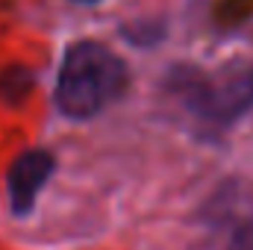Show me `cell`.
<instances>
[{
	"mask_svg": "<svg viewBox=\"0 0 253 250\" xmlns=\"http://www.w3.org/2000/svg\"><path fill=\"white\" fill-rule=\"evenodd\" d=\"M126 88V65L97 42H77L65 50L56 106L65 118L88 121L115 103Z\"/></svg>",
	"mask_w": 253,
	"mask_h": 250,
	"instance_id": "6da1fadb",
	"label": "cell"
},
{
	"mask_svg": "<svg viewBox=\"0 0 253 250\" xmlns=\"http://www.w3.org/2000/svg\"><path fill=\"white\" fill-rule=\"evenodd\" d=\"M180 94L191 115L206 124H233L253 106V65H233L218 74H183Z\"/></svg>",
	"mask_w": 253,
	"mask_h": 250,
	"instance_id": "7a4b0ae2",
	"label": "cell"
},
{
	"mask_svg": "<svg viewBox=\"0 0 253 250\" xmlns=\"http://www.w3.org/2000/svg\"><path fill=\"white\" fill-rule=\"evenodd\" d=\"M53 174V156L47 150H27L9 168V203L15 215H27L39 197V188Z\"/></svg>",
	"mask_w": 253,
	"mask_h": 250,
	"instance_id": "3957f363",
	"label": "cell"
},
{
	"mask_svg": "<svg viewBox=\"0 0 253 250\" xmlns=\"http://www.w3.org/2000/svg\"><path fill=\"white\" fill-rule=\"evenodd\" d=\"M33 88V77L27 68H6L0 74V97L6 100H21Z\"/></svg>",
	"mask_w": 253,
	"mask_h": 250,
	"instance_id": "277c9868",
	"label": "cell"
},
{
	"mask_svg": "<svg viewBox=\"0 0 253 250\" xmlns=\"http://www.w3.org/2000/svg\"><path fill=\"white\" fill-rule=\"evenodd\" d=\"M227 250H253V218L236 224V230H233V236H230Z\"/></svg>",
	"mask_w": 253,
	"mask_h": 250,
	"instance_id": "5b68a950",
	"label": "cell"
},
{
	"mask_svg": "<svg viewBox=\"0 0 253 250\" xmlns=\"http://www.w3.org/2000/svg\"><path fill=\"white\" fill-rule=\"evenodd\" d=\"M74 3H97V0H74Z\"/></svg>",
	"mask_w": 253,
	"mask_h": 250,
	"instance_id": "8992f818",
	"label": "cell"
}]
</instances>
